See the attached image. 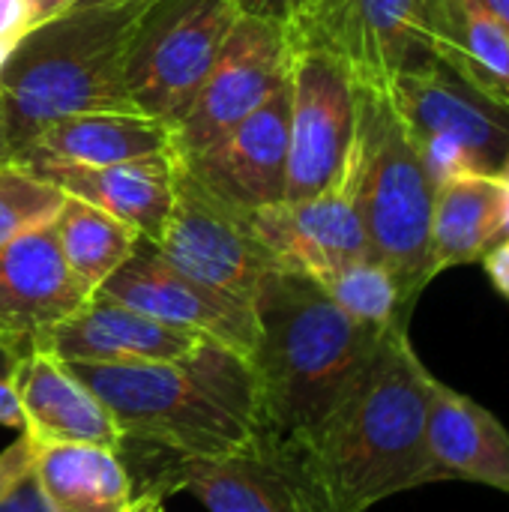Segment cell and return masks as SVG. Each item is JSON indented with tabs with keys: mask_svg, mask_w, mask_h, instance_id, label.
Listing matches in <instances>:
<instances>
[{
	"mask_svg": "<svg viewBox=\"0 0 509 512\" xmlns=\"http://www.w3.org/2000/svg\"><path fill=\"white\" fill-rule=\"evenodd\" d=\"M33 480L48 512H129L135 501L120 453L96 444L39 447Z\"/></svg>",
	"mask_w": 509,
	"mask_h": 512,
	"instance_id": "22",
	"label": "cell"
},
{
	"mask_svg": "<svg viewBox=\"0 0 509 512\" xmlns=\"http://www.w3.org/2000/svg\"><path fill=\"white\" fill-rule=\"evenodd\" d=\"M15 165L54 183L69 198L87 201L105 210L108 216L126 222L132 231L141 234V240L159 243L174 201V174H177L174 147L156 156L99 165V168L69 165L45 156H21L15 159Z\"/></svg>",
	"mask_w": 509,
	"mask_h": 512,
	"instance_id": "17",
	"label": "cell"
},
{
	"mask_svg": "<svg viewBox=\"0 0 509 512\" xmlns=\"http://www.w3.org/2000/svg\"><path fill=\"white\" fill-rule=\"evenodd\" d=\"M90 297L63 261L54 222L0 246V336L18 351L33 348Z\"/></svg>",
	"mask_w": 509,
	"mask_h": 512,
	"instance_id": "16",
	"label": "cell"
},
{
	"mask_svg": "<svg viewBox=\"0 0 509 512\" xmlns=\"http://www.w3.org/2000/svg\"><path fill=\"white\" fill-rule=\"evenodd\" d=\"M54 234L66 267L90 294H96L141 243V234L126 222L69 195L54 216Z\"/></svg>",
	"mask_w": 509,
	"mask_h": 512,
	"instance_id": "25",
	"label": "cell"
},
{
	"mask_svg": "<svg viewBox=\"0 0 509 512\" xmlns=\"http://www.w3.org/2000/svg\"><path fill=\"white\" fill-rule=\"evenodd\" d=\"M504 180L501 174H465L435 189L432 207V273L480 261L498 234Z\"/></svg>",
	"mask_w": 509,
	"mask_h": 512,
	"instance_id": "24",
	"label": "cell"
},
{
	"mask_svg": "<svg viewBox=\"0 0 509 512\" xmlns=\"http://www.w3.org/2000/svg\"><path fill=\"white\" fill-rule=\"evenodd\" d=\"M477 3H480L492 18H498V21L509 30V0H477Z\"/></svg>",
	"mask_w": 509,
	"mask_h": 512,
	"instance_id": "38",
	"label": "cell"
},
{
	"mask_svg": "<svg viewBox=\"0 0 509 512\" xmlns=\"http://www.w3.org/2000/svg\"><path fill=\"white\" fill-rule=\"evenodd\" d=\"M387 93L435 189L465 174H504L509 105L486 96L438 60L396 75Z\"/></svg>",
	"mask_w": 509,
	"mask_h": 512,
	"instance_id": "6",
	"label": "cell"
},
{
	"mask_svg": "<svg viewBox=\"0 0 509 512\" xmlns=\"http://www.w3.org/2000/svg\"><path fill=\"white\" fill-rule=\"evenodd\" d=\"M105 3H123V0H78V6H105Z\"/></svg>",
	"mask_w": 509,
	"mask_h": 512,
	"instance_id": "39",
	"label": "cell"
},
{
	"mask_svg": "<svg viewBox=\"0 0 509 512\" xmlns=\"http://www.w3.org/2000/svg\"><path fill=\"white\" fill-rule=\"evenodd\" d=\"M156 252L180 273L252 303L261 279L279 270L258 240L249 213L210 192L177 156L174 201Z\"/></svg>",
	"mask_w": 509,
	"mask_h": 512,
	"instance_id": "9",
	"label": "cell"
},
{
	"mask_svg": "<svg viewBox=\"0 0 509 512\" xmlns=\"http://www.w3.org/2000/svg\"><path fill=\"white\" fill-rule=\"evenodd\" d=\"M147 492H189L210 512H327L300 450L261 426L234 453L168 459Z\"/></svg>",
	"mask_w": 509,
	"mask_h": 512,
	"instance_id": "10",
	"label": "cell"
},
{
	"mask_svg": "<svg viewBox=\"0 0 509 512\" xmlns=\"http://www.w3.org/2000/svg\"><path fill=\"white\" fill-rule=\"evenodd\" d=\"M504 174H509V159H507V168H504Z\"/></svg>",
	"mask_w": 509,
	"mask_h": 512,
	"instance_id": "41",
	"label": "cell"
},
{
	"mask_svg": "<svg viewBox=\"0 0 509 512\" xmlns=\"http://www.w3.org/2000/svg\"><path fill=\"white\" fill-rule=\"evenodd\" d=\"M501 180H504V198H501V219H498L495 243H504V240H509V174H501Z\"/></svg>",
	"mask_w": 509,
	"mask_h": 512,
	"instance_id": "36",
	"label": "cell"
},
{
	"mask_svg": "<svg viewBox=\"0 0 509 512\" xmlns=\"http://www.w3.org/2000/svg\"><path fill=\"white\" fill-rule=\"evenodd\" d=\"M480 261H483V270H486L492 288H495L504 300H509V240L495 243Z\"/></svg>",
	"mask_w": 509,
	"mask_h": 512,
	"instance_id": "31",
	"label": "cell"
},
{
	"mask_svg": "<svg viewBox=\"0 0 509 512\" xmlns=\"http://www.w3.org/2000/svg\"><path fill=\"white\" fill-rule=\"evenodd\" d=\"M288 126L291 81L285 78L258 111L183 165L243 213L279 204L288 186Z\"/></svg>",
	"mask_w": 509,
	"mask_h": 512,
	"instance_id": "15",
	"label": "cell"
},
{
	"mask_svg": "<svg viewBox=\"0 0 509 512\" xmlns=\"http://www.w3.org/2000/svg\"><path fill=\"white\" fill-rule=\"evenodd\" d=\"M96 294L138 309L168 327L219 342L246 360L258 342V318L252 303L180 273L147 240L138 243L129 261Z\"/></svg>",
	"mask_w": 509,
	"mask_h": 512,
	"instance_id": "13",
	"label": "cell"
},
{
	"mask_svg": "<svg viewBox=\"0 0 509 512\" xmlns=\"http://www.w3.org/2000/svg\"><path fill=\"white\" fill-rule=\"evenodd\" d=\"M9 381L21 405V432L36 447L96 444L120 453L123 435L114 414L54 354L27 348Z\"/></svg>",
	"mask_w": 509,
	"mask_h": 512,
	"instance_id": "18",
	"label": "cell"
},
{
	"mask_svg": "<svg viewBox=\"0 0 509 512\" xmlns=\"http://www.w3.org/2000/svg\"><path fill=\"white\" fill-rule=\"evenodd\" d=\"M291 126L285 201L315 198L345 171L357 126V84L330 54L291 45Z\"/></svg>",
	"mask_w": 509,
	"mask_h": 512,
	"instance_id": "11",
	"label": "cell"
},
{
	"mask_svg": "<svg viewBox=\"0 0 509 512\" xmlns=\"http://www.w3.org/2000/svg\"><path fill=\"white\" fill-rule=\"evenodd\" d=\"M21 354H24V351H18L12 342H6V339L0 336V375H3V378L12 375V369H15V363H18Z\"/></svg>",
	"mask_w": 509,
	"mask_h": 512,
	"instance_id": "35",
	"label": "cell"
},
{
	"mask_svg": "<svg viewBox=\"0 0 509 512\" xmlns=\"http://www.w3.org/2000/svg\"><path fill=\"white\" fill-rule=\"evenodd\" d=\"M6 162V156H3V144H0V165Z\"/></svg>",
	"mask_w": 509,
	"mask_h": 512,
	"instance_id": "40",
	"label": "cell"
},
{
	"mask_svg": "<svg viewBox=\"0 0 509 512\" xmlns=\"http://www.w3.org/2000/svg\"><path fill=\"white\" fill-rule=\"evenodd\" d=\"M153 0L75 6L33 27L0 72V144L12 162L45 126L78 114H141L126 57Z\"/></svg>",
	"mask_w": 509,
	"mask_h": 512,
	"instance_id": "4",
	"label": "cell"
},
{
	"mask_svg": "<svg viewBox=\"0 0 509 512\" xmlns=\"http://www.w3.org/2000/svg\"><path fill=\"white\" fill-rule=\"evenodd\" d=\"M432 381L408 327H390L324 420L294 444L327 512H366L435 483L426 453Z\"/></svg>",
	"mask_w": 509,
	"mask_h": 512,
	"instance_id": "1",
	"label": "cell"
},
{
	"mask_svg": "<svg viewBox=\"0 0 509 512\" xmlns=\"http://www.w3.org/2000/svg\"><path fill=\"white\" fill-rule=\"evenodd\" d=\"M426 453L432 480H465L509 495V432L471 396L432 381L426 417Z\"/></svg>",
	"mask_w": 509,
	"mask_h": 512,
	"instance_id": "20",
	"label": "cell"
},
{
	"mask_svg": "<svg viewBox=\"0 0 509 512\" xmlns=\"http://www.w3.org/2000/svg\"><path fill=\"white\" fill-rule=\"evenodd\" d=\"M36 444L21 432L3 453H0V501L33 474V462H36Z\"/></svg>",
	"mask_w": 509,
	"mask_h": 512,
	"instance_id": "28",
	"label": "cell"
},
{
	"mask_svg": "<svg viewBox=\"0 0 509 512\" xmlns=\"http://www.w3.org/2000/svg\"><path fill=\"white\" fill-rule=\"evenodd\" d=\"M348 168L372 258L381 261L399 279L408 300L417 303L435 279V183L387 90L357 84V126Z\"/></svg>",
	"mask_w": 509,
	"mask_h": 512,
	"instance_id": "5",
	"label": "cell"
},
{
	"mask_svg": "<svg viewBox=\"0 0 509 512\" xmlns=\"http://www.w3.org/2000/svg\"><path fill=\"white\" fill-rule=\"evenodd\" d=\"M201 342L204 336L168 327L105 294H93L33 348L63 363H162L192 354Z\"/></svg>",
	"mask_w": 509,
	"mask_h": 512,
	"instance_id": "19",
	"label": "cell"
},
{
	"mask_svg": "<svg viewBox=\"0 0 509 512\" xmlns=\"http://www.w3.org/2000/svg\"><path fill=\"white\" fill-rule=\"evenodd\" d=\"M33 30L30 0H0V72L9 63L18 42Z\"/></svg>",
	"mask_w": 509,
	"mask_h": 512,
	"instance_id": "29",
	"label": "cell"
},
{
	"mask_svg": "<svg viewBox=\"0 0 509 512\" xmlns=\"http://www.w3.org/2000/svg\"><path fill=\"white\" fill-rule=\"evenodd\" d=\"M249 222L279 270L315 282L351 261L372 258L348 162L339 180L321 195L249 210Z\"/></svg>",
	"mask_w": 509,
	"mask_h": 512,
	"instance_id": "14",
	"label": "cell"
},
{
	"mask_svg": "<svg viewBox=\"0 0 509 512\" xmlns=\"http://www.w3.org/2000/svg\"><path fill=\"white\" fill-rule=\"evenodd\" d=\"M174 147V132L147 114H78L45 126L15 159L45 156L69 165H117ZM12 159V162H15Z\"/></svg>",
	"mask_w": 509,
	"mask_h": 512,
	"instance_id": "21",
	"label": "cell"
},
{
	"mask_svg": "<svg viewBox=\"0 0 509 512\" xmlns=\"http://www.w3.org/2000/svg\"><path fill=\"white\" fill-rule=\"evenodd\" d=\"M75 6H78V0H30L33 27H39V24H45V21L63 15V12H69V9H75Z\"/></svg>",
	"mask_w": 509,
	"mask_h": 512,
	"instance_id": "34",
	"label": "cell"
},
{
	"mask_svg": "<svg viewBox=\"0 0 509 512\" xmlns=\"http://www.w3.org/2000/svg\"><path fill=\"white\" fill-rule=\"evenodd\" d=\"M231 3L237 6L240 15L276 21V24H285V27H288V21L294 15V0H231Z\"/></svg>",
	"mask_w": 509,
	"mask_h": 512,
	"instance_id": "30",
	"label": "cell"
},
{
	"mask_svg": "<svg viewBox=\"0 0 509 512\" xmlns=\"http://www.w3.org/2000/svg\"><path fill=\"white\" fill-rule=\"evenodd\" d=\"M129 512H165L162 510V495H153V492H141L135 495Z\"/></svg>",
	"mask_w": 509,
	"mask_h": 512,
	"instance_id": "37",
	"label": "cell"
},
{
	"mask_svg": "<svg viewBox=\"0 0 509 512\" xmlns=\"http://www.w3.org/2000/svg\"><path fill=\"white\" fill-rule=\"evenodd\" d=\"M288 27L240 15L186 117L174 126V153L192 159L258 111L288 78Z\"/></svg>",
	"mask_w": 509,
	"mask_h": 512,
	"instance_id": "12",
	"label": "cell"
},
{
	"mask_svg": "<svg viewBox=\"0 0 509 512\" xmlns=\"http://www.w3.org/2000/svg\"><path fill=\"white\" fill-rule=\"evenodd\" d=\"M0 512H48L42 495H39V489H36L33 474H30L24 483H18V486L0 501Z\"/></svg>",
	"mask_w": 509,
	"mask_h": 512,
	"instance_id": "32",
	"label": "cell"
},
{
	"mask_svg": "<svg viewBox=\"0 0 509 512\" xmlns=\"http://www.w3.org/2000/svg\"><path fill=\"white\" fill-rule=\"evenodd\" d=\"M258 342L249 354L258 381L261 429L300 444L375 354L378 330L342 312L300 273L270 270L252 300Z\"/></svg>",
	"mask_w": 509,
	"mask_h": 512,
	"instance_id": "3",
	"label": "cell"
},
{
	"mask_svg": "<svg viewBox=\"0 0 509 512\" xmlns=\"http://www.w3.org/2000/svg\"><path fill=\"white\" fill-rule=\"evenodd\" d=\"M66 366L114 414L123 447L216 459L243 447L261 426L252 363L210 339L180 360Z\"/></svg>",
	"mask_w": 509,
	"mask_h": 512,
	"instance_id": "2",
	"label": "cell"
},
{
	"mask_svg": "<svg viewBox=\"0 0 509 512\" xmlns=\"http://www.w3.org/2000/svg\"><path fill=\"white\" fill-rule=\"evenodd\" d=\"M432 0H294L288 42L336 57L357 84L387 90L396 75L435 63Z\"/></svg>",
	"mask_w": 509,
	"mask_h": 512,
	"instance_id": "8",
	"label": "cell"
},
{
	"mask_svg": "<svg viewBox=\"0 0 509 512\" xmlns=\"http://www.w3.org/2000/svg\"><path fill=\"white\" fill-rule=\"evenodd\" d=\"M318 285L327 291V297L348 312L354 321L387 330V327H408L414 303L402 291L399 279L375 258L351 261L324 279Z\"/></svg>",
	"mask_w": 509,
	"mask_h": 512,
	"instance_id": "26",
	"label": "cell"
},
{
	"mask_svg": "<svg viewBox=\"0 0 509 512\" xmlns=\"http://www.w3.org/2000/svg\"><path fill=\"white\" fill-rule=\"evenodd\" d=\"M435 60L486 96L509 105V30L477 0H432Z\"/></svg>",
	"mask_w": 509,
	"mask_h": 512,
	"instance_id": "23",
	"label": "cell"
},
{
	"mask_svg": "<svg viewBox=\"0 0 509 512\" xmlns=\"http://www.w3.org/2000/svg\"><path fill=\"white\" fill-rule=\"evenodd\" d=\"M0 426L6 429H21V405L12 390V381L0 375Z\"/></svg>",
	"mask_w": 509,
	"mask_h": 512,
	"instance_id": "33",
	"label": "cell"
},
{
	"mask_svg": "<svg viewBox=\"0 0 509 512\" xmlns=\"http://www.w3.org/2000/svg\"><path fill=\"white\" fill-rule=\"evenodd\" d=\"M237 18L231 0H153L126 57V90L138 111L174 132Z\"/></svg>",
	"mask_w": 509,
	"mask_h": 512,
	"instance_id": "7",
	"label": "cell"
},
{
	"mask_svg": "<svg viewBox=\"0 0 509 512\" xmlns=\"http://www.w3.org/2000/svg\"><path fill=\"white\" fill-rule=\"evenodd\" d=\"M66 201L54 183L30 174L15 162L0 165V246L12 237L51 225Z\"/></svg>",
	"mask_w": 509,
	"mask_h": 512,
	"instance_id": "27",
	"label": "cell"
}]
</instances>
